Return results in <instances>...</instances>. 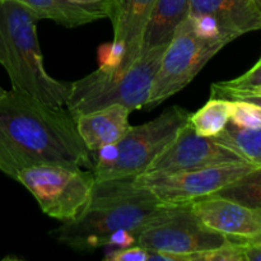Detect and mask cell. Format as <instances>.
<instances>
[{
    "label": "cell",
    "instance_id": "cell-1",
    "mask_svg": "<svg viewBox=\"0 0 261 261\" xmlns=\"http://www.w3.org/2000/svg\"><path fill=\"white\" fill-rule=\"evenodd\" d=\"M42 163L93 168L68 110L5 91L0 96V171L14 180L19 171Z\"/></svg>",
    "mask_w": 261,
    "mask_h": 261
},
{
    "label": "cell",
    "instance_id": "cell-5",
    "mask_svg": "<svg viewBox=\"0 0 261 261\" xmlns=\"http://www.w3.org/2000/svg\"><path fill=\"white\" fill-rule=\"evenodd\" d=\"M189 117L188 110L172 106L145 124L130 126L119 142L92 154L94 178L99 181L143 175L155 157L175 139Z\"/></svg>",
    "mask_w": 261,
    "mask_h": 261
},
{
    "label": "cell",
    "instance_id": "cell-2",
    "mask_svg": "<svg viewBox=\"0 0 261 261\" xmlns=\"http://www.w3.org/2000/svg\"><path fill=\"white\" fill-rule=\"evenodd\" d=\"M166 205L135 177L96 180L83 213L54 229L51 236L75 251H92L107 246L111 237L120 232L137 239L143 227Z\"/></svg>",
    "mask_w": 261,
    "mask_h": 261
},
{
    "label": "cell",
    "instance_id": "cell-19",
    "mask_svg": "<svg viewBox=\"0 0 261 261\" xmlns=\"http://www.w3.org/2000/svg\"><path fill=\"white\" fill-rule=\"evenodd\" d=\"M244 205L261 208V167H255L241 178L213 194Z\"/></svg>",
    "mask_w": 261,
    "mask_h": 261
},
{
    "label": "cell",
    "instance_id": "cell-27",
    "mask_svg": "<svg viewBox=\"0 0 261 261\" xmlns=\"http://www.w3.org/2000/svg\"><path fill=\"white\" fill-rule=\"evenodd\" d=\"M245 101H252V102H255V103L260 105L261 106V98H247V99H245Z\"/></svg>",
    "mask_w": 261,
    "mask_h": 261
},
{
    "label": "cell",
    "instance_id": "cell-4",
    "mask_svg": "<svg viewBox=\"0 0 261 261\" xmlns=\"http://www.w3.org/2000/svg\"><path fill=\"white\" fill-rule=\"evenodd\" d=\"M166 47L142 54L125 71L98 68L71 82L66 110L76 117L112 105H122L130 111L144 107Z\"/></svg>",
    "mask_w": 261,
    "mask_h": 261
},
{
    "label": "cell",
    "instance_id": "cell-15",
    "mask_svg": "<svg viewBox=\"0 0 261 261\" xmlns=\"http://www.w3.org/2000/svg\"><path fill=\"white\" fill-rule=\"evenodd\" d=\"M190 13L212 17L233 40L261 30V13L252 0H190Z\"/></svg>",
    "mask_w": 261,
    "mask_h": 261
},
{
    "label": "cell",
    "instance_id": "cell-8",
    "mask_svg": "<svg viewBox=\"0 0 261 261\" xmlns=\"http://www.w3.org/2000/svg\"><path fill=\"white\" fill-rule=\"evenodd\" d=\"M227 42L209 40L178 25L163 53L144 107L153 109L185 88Z\"/></svg>",
    "mask_w": 261,
    "mask_h": 261
},
{
    "label": "cell",
    "instance_id": "cell-20",
    "mask_svg": "<svg viewBox=\"0 0 261 261\" xmlns=\"http://www.w3.org/2000/svg\"><path fill=\"white\" fill-rule=\"evenodd\" d=\"M231 117L229 121L240 127H261V106L252 101L229 99Z\"/></svg>",
    "mask_w": 261,
    "mask_h": 261
},
{
    "label": "cell",
    "instance_id": "cell-26",
    "mask_svg": "<svg viewBox=\"0 0 261 261\" xmlns=\"http://www.w3.org/2000/svg\"><path fill=\"white\" fill-rule=\"evenodd\" d=\"M252 2H254L255 7L257 8V10L261 13V0H252Z\"/></svg>",
    "mask_w": 261,
    "mask_h": 261
},
{
    "label": "cell",
    "instance_id": "cell-3",
    "mask_svg": "<svg viewBox=\"0 0 261 261\" xmlns=\"http://www.w3.org/2000/svg\"><path fill=\"white\" fill-rule=\"evenodd\" d=\"M38 20L18 0H0V64L12 89L50 106L64 107L71 82L58 81L46 71L37 37Z\"/></svg>",
    "mask_w": 261,
    "mask_h": 261
},
{
    "label": "cell",
    "instance_id": "cell-17",
    "mask_svg": "<svg viewBox=\"0 0 261 261\" xmlns=\"http://www.w3.org/2000/svg\"><path fill=\"white\" fill-rule=\"evenodd\" d=\"M213 139L228 147L246 162L261 167V127H240L229 121Z\"/></svg>",
    "mask_w": 261,
    "mask_h": 261
},
{
    "label": "cell",
    "instance_id": "cell-24",
    "mask_svg": "<svg viewBox=\"0 0 261 261\" xmlns=\"http://www.w3.org/2000/svg\"><path fill=\"white\" fill-rule=\"evenodd\" d=\"M245 261H261V242L241 245Z\"/></svg>",
    "mask_w": 261,
    "mask_h": 261
},
{
    "label": "cell",
    "instance_id": "cell-21",
    "mask_svg": "<svg viewBox=\"0 0 261 261\" xmlns=\"http://www.w3.org/2000/svg\"><path fill=\"white\" fill-rule=\"evenodd\" d=\"M211 97L226 99L261 98V86L249 87V88H227L219 83H213L211 87Z\"/></svg>",
    "mask_w": 261,
    "mask_h": 261
},
{
    "label": "cell",
    "instance_id": "cell-16",
    "mask_svg": "<svg viewBox=\"0 0 261 261\" xmlns=\"http://www.w3.org/2000/svg\"><path fill=\"white\" fill-rule=\"evenodd\" d=\"M189 14L190 0H157L143 33L140 55L167 46Z\"/></svg>",
    "mask_w": 261,
    "mask_h": 261
},
{
    "label": "cell",
    "instance_id": "cell-12",
    "mask_svg": "<svg viewBox=\"0 0 261 261\" xmlns=\"http://www.w3.org/2000/svg\"><path fill=\"white\" fill-rule=\"evenodd\" d=\"M130 112L122 105H112L74 117L76 130L92 154L115 144L126 134Z\"/></svg>",
    "mask_w": 261,
    "mask_h": 261
},
{
    "label": "cell",
    "instance_id": "cell-18",
    "mask_svg": "<svg viewBox=\"0 0 261 261\" xmlns=\"http://www.w3.org/2000/svg\"><path fill=\"white\" fill-rule=\"evenodd\" d=\"M231 101L219 97H211L208 102L194 114H190L189 122L196 134L213 138L222 132L229 122Z\"/></svg>",
    "mask_w": 261,
    "mask_h": 261
},
{
    "label": "cell",
    "instance_id": "cell-11",
    "mask_svg": "<svg viewBox=\"0 0 261 261\" xmlns=\"http://www.w3.org/2000/svg\"><path fill=\"white\" fill-rule=\"evenodd\" d=\"M194 213L208 228L239 245L261 242V208L209 195L191 203Z\"/></svg>",
    "mask_w": 261,
    "mask_h": 261
},
{
    "label": "cell",
    "instance_id": "cell-22",
    "mask_svg": "<svg viewBox=\"0 0 261 261\" xmlns=\"http://www.w3.org/2000/svg\"><path fill=\"white\" fill-rule=\"evenodd\" d=\"M106 260L109 261H148L149 251L139 245H133L127 247L110 249L106 252Z\"/></svg>",
    "mask_w": 261,
    "mask_h": 261
},
{
    "label": "cell",
    "instance_id": "cell-10",
    "mask_svg": "<svg viewBox=\"0 0 261 261\" xmlns=\"http://www.w3.org/2000/svg\"><path fill=\"white\" fill-rule=\"evenodd\" d=\"M240 162L246 161L213 138L196 134L188 121L143 175L175 173Z\"/></svg>",
    "mask_w": 261,
    "mask_h": 261
},
{
    "label": "cell",
    "instance_id": "cell-6",
    "mask_svg": "<svg viewBox=\"0 0 261 261\" xmlns=\"http://www.w3.org/2000/svg\"><path fill=\"white\" fill-rule=\"evenodd\" d=\"M228 242L223 234L201 223L191 203L166 205L137 236V245L149 251L148 261H186L188 255Z\"/></svg>",
    "mask_w": 261,
    "mask_h": 261
},
{
    "label": "cell",
    "instance_id": "cell-25",
    "mask_svg": "<svg viewBox=\"0 0 261 261\" xmlns=\"http://www.w3.org/2000/svg\"><path fill=\"white\" fill-rule=\"evenodd\" d=\"M111 2H112V13H111V17H110V20L112 22V20L115 19V17L117 15V13H119V9L120 7H121L124 0H111Z\"/></svg>",
    "mask_w": 261,
    "mask_h": 261
},
{
    "label": "cell",
    "instance_id": "cell-23",
    "mask_svg": "<svg viewBox=\"0 0 261 261\" xmlns=\"http://www.w3.org/2000/svg\"><path fill=\"white\" fill-rule=\"evenodd\" d=\"M221 86L227 88H249V87L261 86V58L250 70L232 81L218 82Z\"/></svg>",
    "mask_w": 261,
    "mask_h": 261
},
{
    "label": "cell",
    "instance_id": "cell-28",
    "mask_svg": "<svg viewBox=\"0 0 261 261\" xmlns=\"http://www.w3.org/2000/svg\"><path fill=\"white\" fill-rule=\"evenodd\" d=\"M4 93H5V89L3 88L2 86H0V96H3V94H4Z\"/></svg>",
    "mask_w": 261,
    "mask_h": 261
},
{
    "label": "cell",
    "instance_id": "cell-9",
    "mask_svg": "<svg viewBox=\"0 0 261 261\" xmlns=\"http://www.w3.org/2000/svg\"><path fill=\"white\" fill-rule=\"evenodd\" d=\"M255 167L249 162L228 163L175 173L140 175L135 181L149 189L161 203L181 205L213 195Z\"/></svg>",
    "mask_w": 261,
    "mask_h": 261
},
{
    "label": "cell",
    "instance_id": "cell-14",
    "mask_svg": "<svg viewBox=\"0 0 261 261\" xmlns=\"http://www.w3.org/2000/svg\"><path fill=\"white\" fill-rule=\"evenodd\" d=\"M157 0H124L112 20L114 42L124 48L119 71H125L139 59L142 38Z\"/></svg>",
    "mask_w": 261,
    "mask_h": 261
},
{
    "label": "cell",
    "instance_id": "cell-7",
    "mask_svg": "<svg viewBox=\"0 0 261 261\" xmlns=\"http://www.w3.org/2000/svg\"><path fill=\"white\" fill-rule=\"evenodd\" d=\"M33 195L46 216L71 222L84 212L96 182L93 171L42 163L19 171L14 178Z\"/></svg>",
    "mask_w": 261,
    "mask_h": 261
},
{
    "label": "cell",
    "instance_id": "cell-13",
    "mask_svg": "<svg viewBox=\"0 0 261 261\" xmlns=\"http://www.w3.org/2000/svg\"><path fill=\"white\" fill-rule=\"evenodd\" d=\"M38 19H50L66 28L89 24L111 17V0H18Z\"/></svg>",
    "mask_w": 261,
    "mask_h": 261
}]
</instances>
